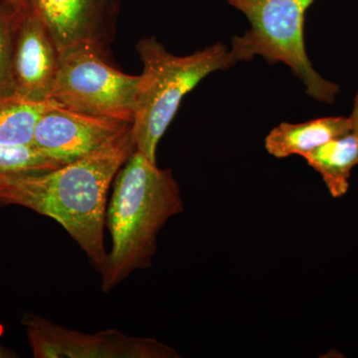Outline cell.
Listing matches in <instances>:
<instances>
[{
    "label": "cell",
    "mask_w": 358,
    "mask_h": 358,
    "mask_svg": "<svg viewBox=\"0 0 358 358\" xmlns=\"http://www.w3.org/2000/svg\"><path fill=\"white\" fill-rule=\"evenodd\" d=\"M185 210L171 169H162L134 150L114 179L106 225L112 236L101 273V289L109 293L131 273L152 265L159 231Z\"/></svg>",
    "instance_id": "2"
},
{
    "label": "cell",
    "mask_w": 358,
    "mask_h": 358,
    "mask_svg": "<svg viewBox=\"0 0 358 358\" xmlns=\"http://www.w3.org/2000/svg\"><path fill=\"white\" fill-rule=\"evenodd\" d=\"M17 357L16 353L13 352V350L7 348L6 346L0 343V358H14Z\"/></svg>",
    "instance_id": "17"
},
{
    "label": "cell",
    "mask_w": 358,
    "mask_h": 358,
    "mask_svg": "<svg viewBox=\"0 0 358 358\" xmlns=\"http://www.w3.org/2000/svg\"><path fill=\"white\" fill-rule=\"evenodd\" d=\"M352 131L350 117H329L303 124L282 122L272 129L265 141L267 152L278 159L312 152L327 141Z\"/></svg>",
    "instance_id": "10"
},
{
    "label": "cell",
    "mask_w": 358,
    "mask_h": 358,
    "mask_svg": "<svg viewBox=\"0 0 358 358\" xmlns=\"http://www.w3.org/2000/svg\"><path fill=\"white\" fill-rule=\"evenodd\" d=\"M315 0H227L246 16L249 30L233 37L230 51L236 62L261 56L270 64L285 63L305 85L310 98L331 105L338 84L320 76L306 51L305 15Z\"/></svg>",
    "instance_id": "4"
},
{
    "label": "cell",
    "mask_w": 358,
    "mask_h": 358,
    "mask_svg": "<svg viewBox=\"0 0 358 358\" xmlns=\"http://www.w3.org/2000/svg\"><path fill=\"white\" fill-rule=\"evenodd\" d=\"M59 53L80 45L103 54L113 34L120 0H28Z\"/></svg>",
    "instance_id": "8"
},
{
    "label": "cell",
    "mask_w": 358,
    "mask_h": 358,
    "mask_svg": "<svg viewBox=\"0 0 358 358\" xmlns=\"http://www.w3.org/2000/svg\"><path fill=\"white\" fill-rule=\"evenodd\" d=\"M350 124H352V131L355 134L358 141V94L353 103V109L352 115L350 117Z\"/></svg>",
    "instance_id": "15"
},
{
    "label": "cell",
    "mask_w": 358,
    "mask_h": 358,
    "mask_svg": "<svg viewBox=\"0 0 358 358\" xmlns=\"http://www.w3.org/2000/svg\"><path fill=\"white\" fill-rule=\"evenodd\" d=\"M50 103L27 100L14 93L0 96V145H31L37 122Z\"/></svg>",
    "instance_id": "12"
},
{
    "label": "cell",
    "mask_w": 358,
    "mask_h": 358,
    "mask_svg": "<svg viewBox=\"0 0 358 358\" xmlns=\"http://www.w3.org/2000/svg\"><path fill=\"white\" fill-rule=\"evenodd\" d=\"M60 166L32 145H0V180L20 174L44 173Z\"/></svg>",
    "instance_id": "13"
},
{
    "label": "cell",
    "mask_w": 358,
    "mask_h": 358,
    "mask_svg": "<svg viewBox=\"0 0 358 358\" xmlns=\"http://www.w3.org/2000/svg\"><path fill=\"white\" fill-rule=\"evenodd\" d=\"M138 80L108 64L93 47L80 45L59 53L49 101L75 112L133 122Z\"/></svg>",
    "instance_id": "5"
},
{
    "label": "cell",
    "mask_w": 358,
    "mask_h": 358,
    "mask_svg": "<svg viewBox=\"0 0 358 358\" xmlns=\"http://www.w3.org/2000/svg\"><path fill=\"white\" fill-rule=\"evenodd\" d=\"M23 327L34 358H173L178 353L154 338L117 329L84 334L25 313Z\"/></svg>",
    "instance_id": "6"
},
{
    "label": "cell",
    "mask_w": 358,
    "mask_h": 358,
    "mask_svg": "<svg viewBox=\"0 0 358 358\" xmlns=\"http://www.w3.org/2000/svg\"><path fill=\"white\" fill-rule=\"evenodd\" d=\"M143 70L138 80L133 122L136 150L157 164L160 140L186 94L212 72L236 64L230 49L222 42L192 55L176 56L150 37L136 45Z\"/></svg>",
    "instance_id": "3"
},
{
    "label": "cell",
    "mask_w": 358,
    "mask_h": 358,
    "mask_svg": "<svg viewBox=\"0 0 358 358\" xmlns=\"http://www.w3.org/2000/svg\"><path fill=\"white\" fill-rule=\"evenodd\" d=\"M308 164L322 176L334 199L346 194L350 188V174L358 166V141L350 133L327 141L303 155Z\"/></svg>",
    "instance_id": "11"
},
{
    "label": "cell",
    "mask_w": 358,
    "mask_h": 358,
    "mask_svg": "<svg viewBox=\"0 0 358 358\" xmlns=\"http://www.w3.org/2000/svg\"><path fill=\"white\" fill-rule=\"evenodd\" d=\"M0 1L11 4V6L18 7V8L30 9L28 0H0Z\"/></svg>",
    "instance_id": "16"
},
{
    "label": "cell",
    "mask_w": 358,
    "mask_h": 358,
    "mask_svg": "<svg viewBox=\"0 0 358 358\" xmlns=\"http://www.w3.org/2000/svg\"><path fill=\"white\" fill-rule=\"evenodd\" d=\"M58 64L59 51L50 33L31 9L23 10L11 51V91L35 102L49 101Z\"/></svg>",
    "instance_id": "9"
},
{
    "label": "cell",
    "mask_w": 358,
    "mask_h": 358,
    "mask_svg": "<svg viewBox=\"0 0 358 358\" xmlns=\"http://www.w3.org/2000/svg\"><path fill=\"white\" fill-rule=\"evenodd\" d=\"M136 150L133 136L44 173L0 180V204L17 205L57 221L100 272L107 259L103 229L110 185Z\"/></svg>",
    "instance_id": "1"
},
{
    "label": "cell",
    "mask_w": 358,
    "mask_h": 358,
    "mask_svg": "<svg viewBox=\"0 0 358 358\" xmlns=\"http://www.w3.org/2000/svg\"><path fill=\"white\" fill-rule=\"evenodd\" d=\"M131 136L133 122L83 114L51 102L37 122L31 145L64 166L115 147Z\"/></svg>",
    "instance_id": "7"
},
{
    "label": "cell",
    "mask_w": 358,
    "mask_h": 358,
    "mask_svg": "<svg viewBox=\"0 0 358 358\" xmlns=\"http://www.w3.org/2000/svg\"><path fill=\"white\" fill-rule=\"evenodd\" d=\"M18 8L0 1V96L13 93L10 83V57L14 34L21 13Z\"/></svg>",
    "instance_id": "14"
}]
</instances>
